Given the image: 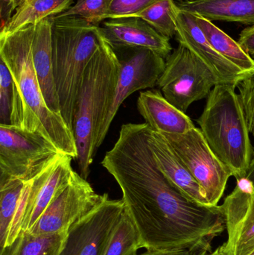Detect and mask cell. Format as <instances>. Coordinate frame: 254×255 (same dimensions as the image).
Masks as SVG:
<instances>
[{"mask_svg":"<svg viewBox=\"0 0 254 255\" xmlns=\"http://www.w3.org/2000/svg\"><path fill=\"white\" fill-rule=\"evenodd\" d=\"M147 124H127L101 166L120 187L125 209L146 250H190L211 245L225 229L220 205L194 203L160 170L148 143Z\"/></svg>","mask_w":254,"mask_h":255,"instance_id":"6da1fadb","label":"cell"},{"mask_svg":"<svg viewBox=\"0 0 254 255\" xmlns=\"http://www.w3.org/2000/svg\"><path fill=\"white\" fill-rule=\"evenodd\" d=\"M34 27L0 34V58L8 67L13 82L10 126L42 135L60 152L76 160L74 132L61 115L48 107L37 79L31 50Z\"/></svg>","mask_w":254,"mask_h":255,"instance_id":"7a4b0ae2","label":"cell"},{"mask_svg":"<svg viewBox=\"0 0 254 255\" xmlns=\"http://www.w3.org/2000/svg\"><path fill=\"white\" fill-rule=\"evenodd\" d=\"M121 64L111 45L101 33L100 46L82 79L75 113L73 132L80 174L87 179L97 152L98 130L114 97Z\"/></svg>","mask_w":254,"mask_h":255,"instance_id":"3957f363","label":"cell"},{"mask_svg":"<svg viewBox=\"0 0 254 255\" xmlns=\"http://www.w3.org/2000/svg\"><path fill=\"white\" fill-rule=\"evenodd\" d=\"M101 27L77 16H53L54 79L61 115L73 130L79 90L85 70L100 46Z\"/></svg>","mask_w":254,"mask_h":255,"instance_id":"277c9868","label":"cell"},{"mask_svg":"<svg viewBox=\"0 0 254 255\" xmlns=\"http://www.w3.org/2000/svg\"><path fill=\"white\" fill-rule=\"evenodd\" d=\"M236 88L230 84L216 85L197 123L215 155L239 180L246 176L254 151Z\"/></svg>","mask_w":254,"mask_h":255,"instance_id":"5b68a950","label":"cell"},{"mask_svg":"<svg viewBox=\"0 0 254 255\" xmlns=\"http://www.w3.org/2000/svg\"><path fill=\"white\" fill-rule=\"evenodd\" d=\"M218 84L211 70L179 44L166 58L165 70L157 85L167 100L186 113L192 103L207 98Z\"/></svg>","mask_w":254,"mask_h":255,"instance_id":"8992f818","label":"cell"},{"mask_svg":"<svg viewBox=\"0 0 254 255\" xmlns=\"http://www.w3.org/2000/svg\"><path fill=\"white\" fill-rule=\"evenodd\" d=\"M201 186L210 206H218L231 170L219 160L198 128L182 134L162 133Z\"/></svg>","mask_w":254,"mask_h":255,"instance_id":"52a82bcc","label":"cell"},{"mask_svg":"<svg viewBox=\"0 0 254 255\" xmlns=\"http://www.w3.org/2000/svg\"><path fill=\"white\" fill-rule=\"evenodd\" d=\"M113 50L120 62V71L113 102L97 135V149L104 142L123 102L137 91L153 88L166 67L165 58L151 49L127 47Z\"/></svg>","mask_w":254,"mask_h":255,"instance_id":"ba28073f","label":"cell"},{"mask_svg":"<svg viewBox=\"0 0 254 255\" xmlns=\"http://www.w3.org/2000/svg\"><path fill=\"white\" fill-rule=\"evenodd\" d=\"M60 153L53 143L39 133L0 125V182L26 181Z\"/></svg>","mask_w":254,"mask_h":255,"instance_id":"9c48e42d","label":"cell"},{"mask_svg":"<svg viewBox=\"0 0 254 255\" xmlns=\"http://www.w3.org/2000/svg\"><path fill=\"white\" fill-rule=\"evenodd\" d=\"M101 199V195L95 193L87 180L75 171L70 181L58 190L28 232L34 235L67 233Z\"/></svg>","mask_w":254,"mask_h":255,"instance_id":"30bf717a","label":"cell"},{"mask_svg":"<svg viewBox=\"0 0 254 255\" xmlns=\"http://www.w3.org/2000/svg\"><path fill=\"white\" fill-rule=\"evenodd\" d=\"M125 207L122 199H111L107 193L69 229L60 255H101Z\"/></svg>","mask_w":254,"mask_h":255,"instance_id":"8fae6325","label":"cell"},{"mask_svg":"<svg viewBox=\"0 0 254 255\" xmlns=\"http://www.w3.org/2000/svg\"><path fill=\"white\" fill-rule=\"evenodd\" d=\"M237 181L220 205L228 231L223 247L228 255H250L254 252V187L246 178Z\"/></svg>","mask_w":254,"mask_h":255,"instance_id":"7c38bea8","label":"cell"},{"mask_svg":"<svg viewBox=\"0 0 254 255\" xmlns=\"http://www.w3.org/2000/svg\"><path fill=\"white\" fill-rule=\"evenodd\" d=\"M172 10L177 26L176 39L179 44L186 47L194 56L204 63L216 76L219 84L237 86L248 74L213 49L197 24L195 14L180 10L175 1L173 4Z\"/></svg>","mask_w":254,"mask_h":255,"instance_id":"4fadbf2b","label":"cell"},{"mask_svg":"<svg viewBox=\"0 0 254 255\" xmlns=\"http://www.w3.org/2000/svg\"><path fill=\"white\" fill-rule=\"evenodd\" d=\"M73 159L60 153L29 178V190L21 231L31 230L58 190L70 181L75 172L72 166Z\"/></svg>","mask_w":254,"mask_h":255,"instance_id":"5bb4252c","label":"cell"},{"mask_svg":"<svg viewBox=\"0 0 254 255\" xmlns=\"http://www.w3.org/2000/svg\"><path fill=\"white\" fill-rule=\"evenodd\" d=\"M101 30L113 49L146 48L154 51L165 59L172 52L170 38L162 35L140 18L108 19L102 22Z\"/></svg>","mask_w":254,"mask_h":255,"instance_id":"9a60e30c","label":"cell"},{"mask_svg":"<svg viewBox=\"0 0 254 255\" xmlns=\"http://www.w3.org/2000/svg\"><path fill=\"white\" fill-rule=\"evenodd\" d=\"M148 143L159 168L168 181L194 203L210 206L201 186L175 152L167 138L149 127Z\"/></svg>","mask_w":254,"mask_h":255,"instance_id":"2e32d148","label":"cell"},{"mask_svg":"<svg viewBox=\"0 0 254 255\" xmlns=\"http://www.w3.org/2000/svg\"><path fill=\"white\" fill-rule=\"evenodd\" d=\"M137 104L146 124L155 131L182 134L195 128L186 113L171 104L159 90L142 91Z\"/></svg>","mask_w":254,"mask_h":255,"instance_id":"e0dca14e","label":"cell"},{"mask_svg":"<svg viewBox=\"0 0 254 255\" xmlns=\"http://www.w3.org/2000/svg\"><path fill=\"white\" fill-rule=\"evenodd\" d=\"M52 23L53 16L36 24L31 50L34 69L45 101L51 111L61 115L52 66Z\"/></svg>","mask_w":254,"mask_h":255,"instance_id":"ac0fdd59","label":"cell"},{"mask_svg":"<svg viewBox=\"0 0 254 255\" xmlns=\"http://www.w3.org/2000/svg\"><path fill=\"white\" fill-rule=\"evenodd\" d=\"M29 179L0 182V247H8L21 232L26 207Z\"/></svg>","mask_w":254,"mask_h":255,"instance_id":"d6986e66","label":"cell"},{"mask_svg":"<svg viewBox=\"0 0 254 255\" xmlns=\"http://www.w3.org/2000/svg\"><path fill=\"white\" fill-rule=\"evenodd\" d=\"M183 11L208 20L238 22L254 25V0H180L176 2Z\"/></svg>","mask_w":254,"mask_h":255,"instance_id":"ffe728a7","label":"cell"},{"mask_svg":"<svg viewBox=\"0 0 254 255\" xmlns=\"http://www.w3.org/2000/svg\"><path fill=\"white\" fill-rule=\"evenodd\" d=\"M197 24L213 49L243 73L254 71V60L240 46L239 42L218 28L211 21L195 15Z\"/></svg>","mask_w":254,"mask_h":255,"instance_id":"44dd1931","label":"cell"},{"mask_svg":"<svg viewBox=\"0 0 254 255\" xmlns=\"http://www.w3.org/2000/svg\"><path fill=\"white\" fill-rule=\"evenodd\" d=\"M75 0H28L21 4L0 34H11L68 10Z\"/></svg>","mask_w":254,"mask_h":255,"instance_id":"7402d4cb","label":"cell"},{"mask_svg":"<svg viewBox=\"0 0 254 255\" xmlns=\"http://www.w3.org/2000/svg\"><path fill=\"white\" fill-rule=\"evenodd\" d=\"M66 234L34 235L21 231L14 241L1 249L0 255H60Z\"/></svg>","mask_w":254,"mask_h":255,"instance_id":"603a6c76","label":"cell"},{"mask_svg":"<svg viewBox=\"0 0 254 255\" xmlns=\"http://www.w3.org/2000/svg\"><path fill=\"white\" fill-rule=\"evenodd\" d=\"M141 247L140 234L125 209L101 255H137Z\"/></svg>","mask_w":254,"mask_h":255,"instance_id":"cb8c5ba5","label":"cell"},{"mask_svg":"<svg viewBox=\"0 0 254 255\" xmlns=\"http://www.w3.org/2000/svg\"><path fill=\"white\" fill-rule=\"evenodd\" d=\"M174 0H158L143 11L130 16L143 19L162 35L171 38L177 34L173 15Z\"/></svg>","mask_w":254,"mask_h":255,"instance_id":"d4e9b609","label":"cell"},{"mask_svg":"<svg viewBox=\"0 0 254 255\" xmlns=\"http://www.w3.org/2000/svg\"><path fill=\"white\" fill-rule=\"evenodd\" d=\"M112 0H76L68 10L58 15L57 17L77 16L94 25L107 19Z\"/></svg>","mask_w":254,"mask_h":255,"instance_id":"484cf974","label":"cell"},{"mask_svg":"<svg viewBox=\"0 0 254 255\" xmlns=\"http://www.w3.org/2000/svg\"><path fill=\"white\" fill-rule=\"evenodd\" d=\"M13 82L8 67L0 58V125L10 126Z\"/></svg>","mask_w":254,"mask_h":255,"instance_id":"4316f807","label":"cell"},{"mask_svg":"<svg viewBox=\"0 0 254 255\" xmlns=\"http://www.w3.org/2000/svg\"><path fill=\"white\" fill-rule=\"evenodd\" d=\"M237 88L248 127L254 136V71L246 75L239 82Z\"/></svg>","mask_w":254,"mask_h":255,"instance_id":"83f0119b","label":"cell"},{"mask_svg":"<svg viewBox=\"0 0 254 255\" xmlns=\"http://www.w3.org/2000/svg\"><path fill=\"white\" fill-rule=\"evenodd\" d=\"M158 0H112L107 19L130 17L143 11Z\"/></svg>","mask_w":254,"mask_h":255,"instance_id":"f1b7e54d","label":"cell"},{"mask_svg":"<svg viewBox=\"0 0 254 255\" xmlns=\"http://www.w3.org/2000/svg\"><path fill=\"white\" fill-rule=\"evenodd\" d=\"M211 253V245L195 247L190 250L166 251V250H147L146 253L137 255H208Z\"/></svg>","mask_w":254,"mask_h":255,"instance_id":"f546056e","label":"cell"},{"mask_svg":"<svg viewBox=\"0 0 254 255\" xmlns=\"http://www.w3.org/2000/svg\"><path fill=\"white\" fill-rule=\"evenodd\" d=\"M17 7V0H0L1 30L9 23Z\"/></svg>","mask_w":254,"mask_h":255,"instance_id":"4dcf8cb0","label":"cell"},{"mask_svg":"<svg viewBox=\"0 0 254 255\" xmlns=\"http://www.w3.org/2000/svg\"><path fill=\"white\" fill-rule=\"evenodd\" d=\"M239 43L254 60V25L247 27L240 34Z\"/></svg>","mask_w":254,"mask_h":255,"instance_id":"1f68e13d","label":"cell"},{"mask_svg":"<svg viewBox=\"0 0 254 255\" xmlns=\"http://www.w3.org/2000/svg\"><path fill=\"white\" fill-rule=\"evenodd\" d=\"M245 178H247L254 187V152L253 157H252V161H251L250 165H249V169H248L246 176Z\"/></svg>","mask_w":254,"mask_h":255,"instance_id":"d6a6232c","label":"cell"},{"mask_svg":"<svg viewBox=\"0 0 254 255\" xmlns=\"http://www.w3.org/2000/svg\"><path fill=\"white\" fill-rule=\"evenodd\" d=\"M208 255H228V253L225 252V249H224L223 245L219 247L216 251L213 253H210Z\"/></svg>","mask_w":254,"mask_h":255,"instance_id":"836d02e7","label":"cell"},{"mask_svg":"<svg viewBox=\"0 0 254 255\" xmlns=\"http://www.w3.org/2000/svg\"><path fill=\"white\" fill-rule=\"evenodd\" d=\"M28 1V0H17L18 7H19L21 4H22V3L25 2V1Z\"/></svg>","mask_w":254,"mask_h":255,"instance_id":"e575fe53","label":"cell"},{"mask_svg":"<svg viewBox=\"0 0 254 255\" xmlns=\"http://www.w3.org/2000/svg\"><path fill=\"white\" fill-rule=\"evenodd\" d=\"M250 255H254V252L253 253H252V254H251Z\"/></svg>","mask_w":254,"mask_h":255,"instance_id":"d590c367","label":"cell"}]
</instances>
